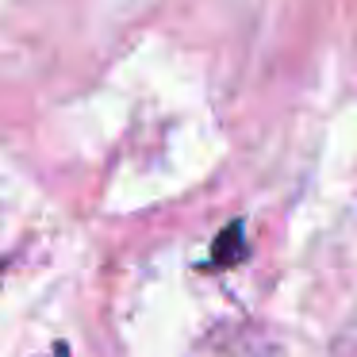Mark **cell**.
<instances>
[{
  "label": "cell",
  "mask_w": 357,
  "mask_h": 357,
  "mask_svg": "<svg viewBox=\"0 0 357 357\" xmlns=\"http://www.w3.org/2000/svg\"><path fill=\"white\" fill-rule=\"evenodd\" d=\"M242 254H246V246H242V223H231L219 234L215 246H211V265H231V261H238Z\"/></svg>",
  "instance_id": "6da1fadb"
}]
</instances>
